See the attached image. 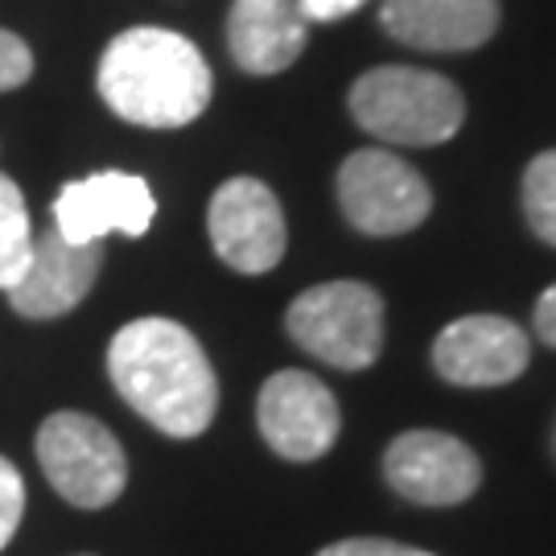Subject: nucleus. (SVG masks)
<instances>
[{"label": "nucleus", "mask_w": 556, "mask_h": 556, "mask_svg": "<svg viewBox=\"0 0 556 556\" xmlns=\"http://www.w3.org/2000/svg\"><path fill=\"white\" fill-rule=\"evenodd\" d=\"M289 338L338 371H367L383 351V298L363 280H326L293 298Z\"/></svg>", "instance_id": "obj_4"}, {"label": "nucleus", "mask_w": 556, "mask_h": 556, "mask_svg": "<svg viewBox=\"0 0 556 556\" xmlns=\"http://www.w3.org/2000/svg\"><path fill=\"white\" fill-rule=\"evenodd\" d=\"M553 450H556V433H553Z\"/></svg>", "instance_id": "obj_22"}, {"label": "nucleus", "mask_w": 556, "mask_h": 556, "mask_svg": "<svg viewBox=\"0 0 556 556\" xmlns=\"http://www.w3.org/2000/svg\"><path fill=\"white\" fill-rule=\"evenodd\" d=\"M157 215V199L149 181L137 174H91L71 181L54 202V231L75 243H100L103 236H144Z\"/></svg>", "instance_id": "obj_11"}, {"label": "nucleus", "mask_w": 556, "mask_h": 556, "mask_svg": "<svg viewBox=\"0 0 556 556\" xmlns=\"http://www.w3.org/2000/svg\"><path fill=\"white\" fill-rule=\"evenodd\" d=\"M318 556H433L413 544H400V540H379V536H351L338 540L330 548H321Z\"/></svg>", "instance_id": "obj_19"}, {"label": "nucleus", "mask_w": 556, "mask_h": 556, "mask_svg": "<svg viewBox=\"0 0 556 556\" xmlns=\"http://www.w3.org/2000/svg\"><path fill=\"white\" fill-rule=\"evenodd\" d=\"M523 215L536 239L556 248V149H544L523 169Z\"/></svg>", "instance_id": "obj_16"}, {"label": "nucleus", "mask_w": 556, "mask_h": 556, "mask_svg": "<svg viewBox=\"0 0 556 556\" xmlns=\"http://www.w3.org/2000/svg\"><path fill=\"white\" fill-rule=\"evenodd\" d=\"M41 475L71 507L100 511L128 486V457L116 433L87 413H54L38 429Z\"/></svg>", "instance_id": "obj_5"}, {"label": "nucleus", "mask_w": 556, "mask_h": 556, "mask_svg": "<svg viewBox=\"0 0 556 556\" xmlns=\"http://www.w3.org/2000/svg\"><path fill=\"white\" fill-rule=\"evenodd\" d=\"M383 478L400 498L420 507H457L478 491L482 462L454 433L413 429L400 433L383 454Z\"/></svg>", "instance_id": "obj_9"}, {"label": "nucleus", "mask_w": 556, "mask_h": 556, "mask_svg": "<svg viewBox=\"0 0 556 556\" xmlns=\"http://www.w3.org/2000/svg\"><path fill=\"white\" fill-rule=\"evenodd\" d=\"M532 321H536V338L544 342V346H553L556 351V285L553 289H544L536 301V314H532Z\"/></svg>", "instance_id": "obj_21"}, {"label": "nucleus", "mask_w": 556, "mask_h": 556, "mask_svg": "<svg viewBox=\"0 0 556 556\" xmlns=\"http://www.w3.org/2000/svg\"><path fill=\"white\" fill-rule=\"evenodd\" d=\"M351 116L376 140L429 149L457 137L466 100L454 83L420 66H376L351 87Z\"/></svg>", "instance_id": "obj_3"}, {"label": "nucleus", "mask_w": 556, "mask_h": 556, "mask_svg": "<svg viewBox=\"0 0 556 556\" xmlns=\"http://www.w3.org/2000/svg\"><path fill=\"white\" fill-rule=\"evenodd\" d=\"M119 400L165 438L190 441L219 413V379L202 342L174 318H137L108 346Z\"/></svg>", "instance_id": "obj_1"}, {"label": "nucleus", "mask_w": 556, "mask_h": 556, "mask_svg": "<svg viewBox=\"0 0 556 556\" xmlns=\"http://www.w3.org/2000/svg\"><path fill=\"white\" fill-rule=\"evenodd\" d=\"M103 248L100 243H75V239L59 236L54 227L34 239V256L21 280L9 289V305L21 318L50 321L62 318L79 305L91 285L100 277Z\"/></svg>", "instance_id": "obj_12"}, {"label": "nucleus", "mask_w": 556, "mask_h": 556, "mask_svg": "<svg viewBox=\"0 0 556 556\" xmlns=\"http://www.w3.org/2000/svg\"><path fill=\"white\" fill-rule=\"evenodd\" d=\"M338 206L363 236L417 231L433 211V190L404 157L388 149H358L338 169Z\"/></svg>", "instance_id": "obj_6"}, {"label": "nucleus", "mask_w": 556, "mask_h": 556, "mask_svg": "<svg viewBox=\"0 0 556 556\" xmlns=\"http://www.w3.org/2000/svg\"><path fill=\"white\" fill-rule=\"evenodd\" d=\"M367 0H298V13L305 21H318V25H326V21H342L351 17V13H358Z\"/></svg>", "instance_id": "obj_20"}, {"label": "nucleus", "mask_w": 556, "mask_h": 556, "mask_svg": "<svg viewBox=\"0 0 556 556\" xmlns=\"http://www.w3.org/2000/svg\"><path fill=\"white\" fill-rule=\"evenodd\" d=\"M34 256V227H29V211H25V194L17 181L0 174V289L9 293L29 268Z\"/></svg>", "instance_id": "obj_15"}, {"label": "nucleus", "mask_w": 556, "mask_h": 556, "mask_svg": "<svg viewBox=\"0 0 556 556\" xmlns=\"http://www.w3.org/2000/svg\"><path fill=\"white\" fill-rule=\"evenodd\" d=\"M96 87L100 100L137 128H186L215 96L199 46L157 25H137L108 41Z\"/></svg>", "instance_id": "obj_2"}, {"label": "nucleus", "mask_w": 556, "mask_h": 556, "mask_svg": "<svg viewBox=\"0 0 556 556\" xmlns=\"http://www.w3.org/2000/svg\"><path fill=\"white\" fill-rule=\"evenodd\" d=\"M379 25L413 50L466 54L495 38L498 0H383Z\"/></svg>", "instance_id": "obj_13"}, {"label": "nucleus", "mask_w": 556, "mask_h": 556, "mask_svg": "<svg viewBox=\"0 0 556 556\" xmlns=\"http://www.w3.org/2000/svg\"><path fill=\"white\" fill-rule=\"evenodd\" d=\"M21 516H25V482H21L17 466L9 457H0V553L17 536Z\"/></svg>", "instance_id": "obj_17"}, {"label": "nucleus", "mask_w": 556, "mask_h": 556, "mask_svg": "<svg viewBox=\"0 0 556 556\" xmlns=\"http://www.w3.org/2000/svg\"><path fill=\"white\" fill-rule=\"evenodd\" d=\"M256 425L268 450L285 462H318L342 433L334 392L309 371H277L260 388Z\"/></svg>", "instance_id": "obj_8"}, {"label": "nucleus", "mask_w": 556, "mask_h": 556, "mask_svg": "<svg viewBox=\"0 0 556 556\" xmlns=\"http://www.w3.org/2000/svg\"><path fill=\"white\" fill-rule=\"evenodd\" d=\"M309 41V21L298 0H231L227 13V50L248 75H280L301 59Z\"/></svg>", "instance_id": "obj_14"}, {"label": "nucleus", "mask_w": 556, "mask_h": 556, "mask_svg": "<svg viewBox=\"0 0 556 556\" xmlns=\"http://www.w3.org/2000/svg\"><path fill=\"white\" fill-rule=\"evenodd\" d=\"M29 75H34V50L17 34L0 29V91H17L21 83H29Z\"/></svg>", "instance_id": "obj_18"}, {"label": "nucleus", "mask_w": 556, "mask_h": 556, "mask_svg": "<svg viewBox=\"0 0 556 556\" xmlns=\"http://www.w3.org/2000/svg\"><path fill=\"white\" fill-rule=\"evenodd\" d=\"M206 227H211V243L219 260L243 277L273 273L289 248L285 211L260 178L223 181L206 211Z\"/></svg>", "instance_id": "obj_7"}, {"label": "nucleus", "mask_w": 556, "mask_h": 556, "mask_svg": "<svg viewBox=\"0 0 556 556\" xmlns=\"http://www.w3.org/2000/svg\"><path fill=\"white\" fill-rule=\"evenodd\" d=\"M532 338L511 318L470 314L445 326L433 342V367L457 388H503L528 371Z\"/></svg>", "instance_id": "obj_10"}]
</instances>
